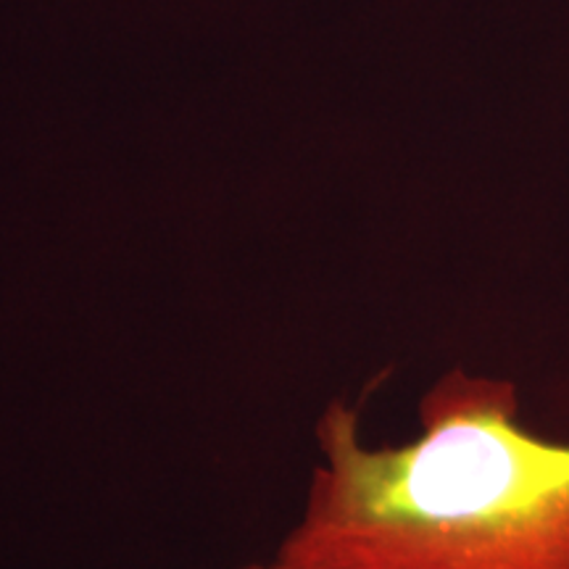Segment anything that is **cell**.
<instances>
[{
  "label": "cell",
  "mask_w": 569,
  "mask_h": 569,
  "mask_svg": "<svg viewBox=\"0 0 569 569\" xmlns=\"http://www.w3.org/2000/svg\"><path fill=\"white\" fill-rule=\"evenodd\" d=\"M417 436L369 443L353 403L315 425L317 465L274 569H569V440L522 419L517 382L446 369Z\"/></svg>",
  "instance_id": "6da1fadb"
},
{
  "label": "cell",
  "mask_w": 569,
  "mask_h": 569,
  "mask_svg": "<svg viewBox=\"0 0 569 569\" xmlns=\"http://www.w3.org/2000/svg\"><path fill=\"white\" fill-rule=\"evenodd\" d=\"M234 569H274V567L269 565V559H267V561H246V565H240Z\"/></svg>",
  "instance_id": "7a4b0ae2"
}]
</instances>
